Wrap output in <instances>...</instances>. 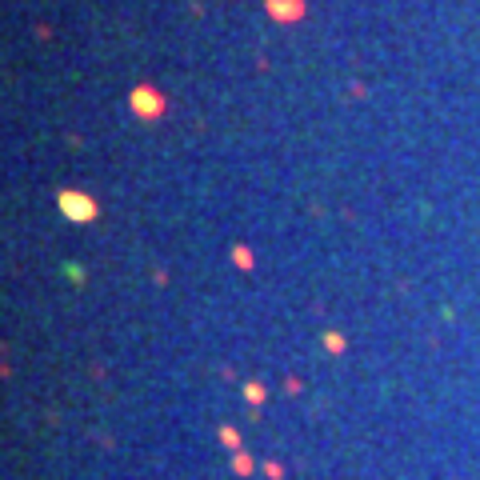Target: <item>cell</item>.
<instances>
[{
	"label": "cell",
	"mask_w": 480,
	"mask_h": 480,
	"mask_svg": "<svg viewBox=\"0 0 480 480\" xmlns=\"http://www.w3.org/2000/svg\"><path fill=\"white\" fill-rule=\"evenodd\" d=\"M60 212L76 225H88V220H97V200L88 192H60Z\"/></svg>",
	"instance_id": "1"
},
{
	"label": "cell",
	"mask_w": 480,
	"mask_h": 480,
	"mask_svg": "<svg viewBox=\"0 0 480 480\" xmlns=\"http://www.w3.org/2000/svg\"><path fill=\"white\" fill-rule=\"evenodd\" d=\"M132 113L144 116V120H156V116H164V97L148 85L132 88Z\"/></svg>",
	"instance_id": "2"
},
{
	"label": "cell",
	"mask_w": 480,
	"mask_h": 480,
	"mask_svg": "<svg viewBox=\"0 0 480 480\" xmlns=\"http://www.w3.org/2000/svg\"><path fill=\"white\" fill-rule=\"evenodd\" d=\"M269 16L281 24H297L304 20V0H269Z\"/></svg>",
	"instance_id": "3"
},
{
	"label": "cell",
	"mask_w": 480,
	"mask_h": 480,
	"mask_svg": "<svg viewBox=\"0 0 480 480\" xmlns=\"http://www.w3.org/2000/svg\"><path fill=\"white\" fill-rule=\"evenodd\" d=\"M325 344H328V353H340V348H344V337H340V332H328Z\"/></svg>",
	"instance_id": "4"
},
{
	"label": "cell",
	"mask_w": 480,
	"mask_h": 480,
	"mask_svg": "<svg viewBox=\"0 0 480 480\" xmlns=\"http://www.w3.org/2000/svg\"><path fill=\"white\" fill-rule=\"evenodd\" d=\"M220 440H225L228 449H240V437H237V428H220Z\"/></svg>",
	"instance_id": "5"
},
{
	"label": "cell",
	"mask_w": 480,
	"mask_h": 480,
	"mask_svg": "<svg viewBox=\"0 0 480 480\" xmlns=\"http://www.w3.org/2000/svg\"><path fill=\"white\" fill-rule=\"evenodd\" d=\"M232 256H237V264H253V256H248V248H237Z\"/></svg>",
	"instance_id": "6"
}]
</instances>
